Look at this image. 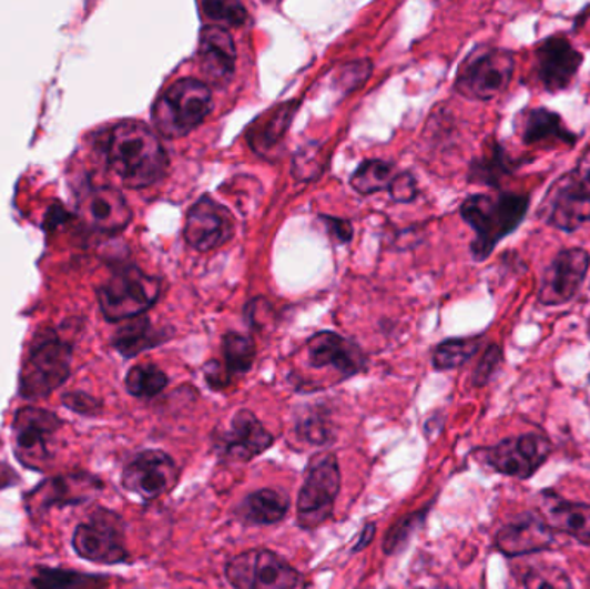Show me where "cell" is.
<instances>
[{
  "label": "cell",
  "instance_id": "obj_14",
  "mask_svg": "<svg viewBox=\"0 0 590 589\" xmlns=\"http://www.w3.org/2000/svg\"><path fill=\"white\" fill-rule=\"evenodd\" d=\"M548 437L540 434L508 437L487 451V461L497 473L518 479H530L551 455Z\"/></svg>",
  "mask_w": 590,
  "mask_h": 589
},
{
  "label": "cell",
  "instance_id": "obj_23",
  "mask_svg": "<svg viewBox=\"0 0 590 589\" xmlns=\"http://www.w3.org/2000/svg\"><path fill=\"white\" fill-rule=\"evenodd\" d=\"M515 130L527 145H571L577 144V135L564 126L563 120L555 111L546 108L525 110L515 120Z\"/></svg>",
  "mask_w": 590,
  "mask_h": 589
},
{
  "label": "cell",
  "instance_id": "obj_26",
  "mask_svg": "<svg viewBox=\"0 0 590 589\" xmlns=\"http://www.w3.org/2000/svg\"><path fill=\"white\" fill-rule=\"evenodd\" d=\"M291 498L287 492L278 489H260L242 501L241 514L244 520L256 526H269L279 522L287 516Z\"/></svg>",
  "mask_w": 590,
  "mask_h": 589
},
{
  "label": "cell",
  "instance_id": "obj_46",
  "mask_svg": "<svg viewBox=\"0 0 590 589\" xmlns=\"http://www.w3.org/2000/svg\"><path fill=\"white\" fill-rule=\"evenodd\" d=\"M9 474L8 476H2V474H0V488H2V486H6V485H9Z\"/></svg>",
  "mask_w": 590,
  "mask_h": 589
},
{
  "label": "cell",
  "instance_id": "obj_19",
  "mask_svg": "<svg viewBox=\"0 0 590 589\" xmlns=\"http://www.w3.org/2000/svg\"><path fill=\"white\" fill-rule=\"evenodd\" d=\"M99 488H101V483L87 474L52 477L28 496V510L33 516H40L52 507L82 504V501L90 500Z\"/></svg>",
  "mask_w": 590,
  "mask_h": 589
},
{
  "label": "cell",
  "instance_id": "obj_13",
  "mask_svg": "<svg viewBox=\"0 0 590 589\" xmlns=\"http://www.w3.org/2000/svg\"><path fill=\"white\" fill-rule=\"evenodd\" d=\"M540 219L556 231H579L590 223V194L583 191L573 172L567 173L549 189L546 200L540 204Z\"/></svg>",
  "mask_w": 590,
  "mask_h": 589
},
{
  "label": "cell",
  "instance_id": "obj_38",
  "mask_svg": "<svg viewBox=\"0 0 590 589\" xmlns=\"http://www.w3.org/2000/svg\"><path fill=\"white\" fill-rule=\"evenodd\" d=\"M502 362V349L497 344H490L487 347L486 353L481 356L480 364H478L477 370L474 374L475 386H486L492 375L496 374L497 368Z\"/></svg>",
  "mask_w": 590,
  "mask_h": 589
},
{
  "label": "cell",
  "instance_id": "obj_29",
  "mask_svg": "<svg viewBox=\"0 0 590 589\" xmlns=\"http://www.w3.org/2000/svg\"><path fill=\"white\" fill-rule=\"evenodd\" d=\"M481 346V336L455 337L435 347L434 367L437 370H452L461 367L468 359L477 355Z\"/></svg>",
  "mask_w": 590,
  "mask_h": 589
},
{
  "label": "cell",
  "instance_id": "obj_30",
  "mask_svg": "<svg viewBox=\"0 0 590 589\" xmlns=\"http://www.w3.org/2000/svg\"><path fill=\"white\" fill-rule=\"evenodd\" d=\"M394 164L382 160H368L354 172L350 185L363 195L375 194L390 187L394 180Z\"/></svg>",
  "mask_w": 590,
  "mask_h": 589
},
{
  "label": "cell",
  "instance_id": "obj_28",
  "mask_svg": "<svg viewBox=\"0 0 590 589\" xmlns=\"http://www.w3.org/2000/svg\"><path fill=\"white\" fill-rule=\"evenodd\" d=\"M166 339L167 334L155 328L144 316V318H133L129 325L120 328L114 336L113 344L121 355L133 358V356L144 353L145 349L160 346Z\"/></svg>",
  "mask_w": 590,
  "mask_h": 589
},
{
  "label": "cell",
  "instance_id": "obj_16",
  "mask_svg": "<svg viewBox=\"0 0 590 589\" xmlns=\"http://www.w3.org/2000/svg\"><path fill=\"white\" fill-rule=\"evenodd\" d=\"M583 63L582 52L563 35L543 39L536 48V74L543 90L563 92L573 83Z\"/></svg>",
  "mask_w": 590,
  "mask_h": 589
},
{
  "label": "cell",
  "instance_id": "obj_22",
  "mask_svg": "<svg viewBox=\"0 0 590 589\" xmlns=\"http://www.w3.org/2000/svg\"><path fill=\"white\" fill-rule=\"evenodd\" d=\"M197 55L199 67L211 82L225 83L232 79L237 51H235L232 35L226 32L225 28H202Z\"/></svg>",
  "mask_w": 590,
  "mask_h": 589
},
{
  "label": "cell",
  "instance_id": "obj_10",
  "mask_svg": "<svg viewBox=\"0 0 590 589\" xmlns=\"http://www.w3.org/2000/svg\"><path fill=\"white\" fill-rule=\"evenodd\" d=\"M62 420L52 412L23 406L16 412L12 422L16 455L21 464L30 468H43L52 458L55 436L61 430Z\"/></svg>",
  "mask_w": 590,
  "mask_h": 589
},
{
  "label": "cell",
  "instance_id": "obj_8",
  "mask_svg": "<svg viewBox=\"0 0 590 589\" xmlns=\"http://www.w3.org/2000/svg\"><path fill=\"white\" fill-rule=\"evenodd\" d=\"M226 579L235 589H304L299 570L266 548H256L230 560Z\"/></svg>",
  "mask_w": 590,
  "mask_h": 589
},
{
  "label": "cell",
  "instance_id": "obj_5",
  "mask_svg": "<svg viewBox=\"0 0 590 589\" xmlns=\"http://www.w3.org/2000/svg\"><path fill=\"white\" fill-rule=\"evenodd\" d=\"M517 61L508 49L481 45L462 61L456 74V92L471 101H492L508 90Z\"/></svg>",
  "mask_w": 590,
  "mask_h": 589
},
{
  "label": "cell",
  "instance_id": "obj_1",
  "mask_svg": "<svg viewBox=\"0 0 590 589\" xmlns=\"http://www.w3.org/2000/svg\"><path fill=\"white\" fill-rule=\"evenodd\" d=\"M105 160L130 189H145L167 172V154L154 130L140 122H121L109 130Z\"/></svg>",
  "mask_w": 590,
  "mask_h": 589
},
{
  "label": "cell",
  "instance_id": "obj_34",
  "mask_svg": "<svg viewBox=\"0 0 590 589\" xmlns=\"http://www.w3.org/2000/svg\"><path fill=\"white\" fill-rule=\"evenodd\" d=\"M525 589H573L567 572L558 567H533L523 576Z\"/></svg>",
  "mask_w": 590,
  "mask_h": 589
},
{
  "label": "cell",
  "instance_id": "obj_36",
  "mask_svg": "<svg viewBox=\"0 0 590 589\" xmlns=\"http://www.w3.org/2000/svg\"><path fill=\"white\" fill-rule=\"evenodd\" d=\"M297 433L311 445H325L330 441V427L323 415H307L297 426Z\"/></svg>",
  "mask_w": 590,
  "mask_h": 589
},
{
  "label": "cell",
  "instance_id": "obj_11",
  "mask_svg": "<svg viewBox=\"0 0 590 589\" xmlns=\"http://www.w3.org/2000/svg\"><path fill=\"white\" fill-rule=\"evenodd\" d=\"M179 479V467L167 453L145 449L124 467L121 485L142 500L151 501L170 492Z\"/></svg>",
  "mask_w": 590,
  "mask_h": 589
},
{
  "label": "cell",
  "instance_id": "obj_7",
  "mask_svg": "<svg viewBox=\"0 0 590 589\" xmlns=\"http://www.w3.org/2000/svg\"><path fill=\"white\" fill-rule=\"evenodd\" d=\"M340 491V468L334 453L319 451L311 458L297 500V524L306 531L316 529L334 514Z\"/></svg>",
  "mask_w": 590,
  "mask_h": 589
},
{
  "label": "cell",
  "instance_id": "obj_20",
  "mask_svg": "<svg viewBox=\"0 0 590 589\" xmlns=\"http://www.w3.org/2000/svg\"><path fill=\"white\" fill-rule=\"evenodd\" d=\"M307 358L311 367H332L344 377L359 374L365 368L366 359L362 349L335 332H318L307 343Z\"/></svg>",
  "mask_w": 590,
  "mask_h": 589
},
{
  "label": "cell",
  "instance_id": "obj_2",
  "mask_svg": "<svg viewBox=\"0 0 590 589\" xmlns=\"http://www.w3.org/2000/svg\"><path fill=\"white\" fill-rule=\"evenodd\" d=\"M530 207L527 194L497 192V194H475L459 207L462 220L474 229L471 256L477 262L489 258L497 244L517 231L523 223Z\"/></svg>",
  "mask_w": 590,
  "mask_h": 589
},
{
  "label": "cell",
  "instance_id": "obj_32",
  "mask_svg": "<svg viewBox=\"0 0 590 589\" xmlns=\"http://www.w3.org/2000/svg\"><path fill=\"white\" fill-rule=\"evenodd\" d=\"M223 355H225V368L230 375L245 374L253 367L256 347L248 337L237 332H228L223 337Z\"/></svg>",
  "mask_w": 590,
  "mask_h": 589
},
{
  "label": "cell",
  "instance_id": "obj_43",
  "mask_svg": "<svg viewBox=\"0 0 590 589\" xmlns=\"http://www.w3.org/2000/svg\"><path fill=\"white\" fill-rule=\"evenodd\" d=\"M206 379L214 389H222L228 384L230 374L217 362H211L206 367Z\"/></svg>",
  "mask_w": 590,
  "mask_h": 589
},
{
  "label": "cell",
  "instance_id": "obj_9",
  "mask_svg": "<svg viewBox=\"0 0 590 589\" xmlns=\"http://www.w3.org/2000/svg\"><path fill=\"white\" fill-rule=\"evenodd\" d=\"M73 548L89 562L105 566L126 562L130 557L124 545L123 520L114 511L104 508H98L85 522L78 524L73 535Z\"/></svg>",
  "mask_w": 590,
  "mask_h": 589
},
{
  "label": "cell",
  "instance_id": "obj_12",
  "mask_svg": "<svg viewBox=\"0 0 590 589\" xmlns=\"http://www.w3.org/2000/svg\"><path fill=\"white\" fill-rule=\"evenodd\" d=\"M590 268V254L582 247L561 250L540 281L539 299L543 306H563L582 290Z\"/></svg>",
  "mask_w": 590,
  "mask_h": 589
},
{
  "label": "cell",
  "instance_id": "obj_21",
  "mask_svg": "<svg viewBox=\"0 0 590 589\" xmlns=\"http://www.w3.org/2000/svg\"><path fill=\"white\" fill-rule=\"evenodd\" d=\"M552 539H555L552 529L542 516L525 514L497 532L496 547L506 557H520V555L548 550Z\"/></svg>",
  "mask_w": 590,
  "mask_h": 589
},
{
  "label": "cell",
  "instance_id": "obj_4",
  "mask_svg": "<svg viewBox=\"0 0 590 589\" xmlns=\"http://www.w3.org/2000/svg\"><path fill=\"white\" fill-rule=\"evenodd\" d=\"M213 108V98L206 83L195 79H183L152 105V122L155 130L167 139H182L197 129Z\"/></svg>",
  "mask_w": 590,
  "mask_h": 589
},
{
  "label": "cell",
  "instance_id": "obj_40",
  "mask_svg": "<svg viewBox=\"0 0 590 589\" xmlns=\"http://www.w3.org/2000/svg\"><path fill=\"white\" fill-rule=\"evenodd\" d=\"M62 403H64L70 410L77 412V414L80 415H87V417H93V415L99 414L102 408L99 399L85 395V393H70V395L62 398Z\"/></svg>",
  "mask_w": 590,
  "mask_h": 589
},
{
  "label": "cell",
  "instance_id": "obj_18",
  "mask_svg": "<svg viewBox=\"0 0 590 589\" xmlns=\"http://www.w3.org/2000/svg\"><path fill=\"white\" fill-rule=\"evenodd\" d=\"M273 443L272 433L261 424L260 418L251 410H241L220 439V453L225 460L245 464L272 448Z\"/></svg>",
  "mask_w": 590,
  "mask_h": 589
},
{
  "label": "cell",
  "instance_id": "obj_42",
  "mask_svg": "<svg viewBox=\"0 0 590 589\" xmlns=\"http://www.w3.org/2000/svg\"><path fill=\"white\" fill-rule=\"evenodd\" d=\"M322 220L325 222L326 231L337 243H349L353 238V225L347 220L328 219V216Z\"/></svg>",
  "mask_w": 590,
  "mask_h": 589
},
{
  "label": "cell",
  "instance_id": "obj_3",
  "mask_svg": "<svg viewBox=\"0 0 590 589\" xmlns=\"http://www.w3.org/2000/svg\"><path fill=\"white\" fill-rule=\"evenodd\" d=\"M73 347L52 328L37 334L28 349L20 375V395L27 399L47 398L67 383L71 374Z\"/></svg>",
  "mask_w": 590,
  "mask_h": 589
},
{
  "label": "cell",
  "instance_id": "obj_41",
  "mask_svg": "<svg viewBox=\"0 0 590 589\" xmlns=\"http://www.w3.org/2000/svg\"><path fill=\"white\" fill-rule=\"evenodd\" d=\"M388 191H390V195L397 203H409L418 194L415 179L409 173H400V175L394 176L393 184H390Z\"/></svg>",
  "mask_w": 590,
  "mask_h": 589
},
{
  "label": "cell",
  "instance_id": "obj_24",
  "mask_svg": "<svg viewBox=\"0 0 590 589\" xmlns=\"http://www.w3.org/2000/svg\"><path fill=\"white\" fill-rule=\"evenodd\" d=\"M540 516L552 531L571 536L582 545H590V505L561 500L552 492L540 496Z\"/></svg>",
  "mask_w": 590,
  "mask_h": 589
},
{
  "label": "cell",
  "instance_id": "obj_33",
  "mask_svg": "<svg viewBox=\"0 0 590 589\" xmlns=\"http://www.w3.org/2000/svg\"><path fill=\"white\" fill-rule=\"evenodd\" d=\"M99 582L102 579L59 569H40L33 579L37 589H92L98 588Z\"/></svg>",
  "mask_w": 590,
  "mask_h": 589
},
{
  "label": "cell",
  "instance_id": "obj_35",
  "mask_svg": "<svg viewBox=\"0 0 590 589\" xmlns=\"http://www.w3.org/2000/svg\"><path fill=\"white\" fill-rule=\"evenodd\" d=\"M204 17L217 23H225L226 27H242L247 20V11L241 2H202Z\"/></svg>",
  "mask_w": 590,
  "mask_h": 589
},
{
  "label": "cell",
  "instance_id": "obj_37",
  "mask_svg": "<svg viewBox=\"0 0 590 589\" xmlns=\"http://www.w3.org/2000/svg\"><path fill=\"white\" fill-rule=\"evenodd\" d=\"M369 74H372V63H369L368 59H365V61L362 59V61H354V63L346 64V67L342 68L337 83L347 94V92H354L363 83H366Z\"/></svg>",
  "mask_w": 590,
  "mask_h": 589
},
{
  "label": "cell",
  "instance_id": "obj_27",
  "mask_svg": "<svg viewBox=\"0 0 590 589\" xmlns=\"http://www.w3.org/2000/svg\"><path fill=\"white\" fill-rule=\"evenodd\" d=\"M518 169V163L511 160L499 142L492 141L480 158L471 163L470 180L478 184L499 187L502 180L511 176Z\"/></svg>",
  "mask_w": 590,
  "mask_h": 589
},
{
  "label": "cell",
  "instance_id": "obj_31",
  "mask_svg": "<svg viewBox=\"0 0 590 589\" xmlns=\"http://www.w3.org/2000/svg\"><path fill=\"white\" fill-rule=\"evenodd\" d=\"M124 384L130 395L135 398H154L167 386V375L155 365H136L130 368Z\"/></svg>",
  "mask_w": 590,
  "mask_h": 589
},
{
  "label": "cell",
  "instance_id": "obj_39",
  "mask_svg": "<svg viewBox=\"0 0 590 589\" xmlns=\"http://www.w3.org/2000/svg\"><path fill=\"white\" fill-rule=\"evenodd\" d=\"M418 517H421V514L404 517L396 526L390 527V531H388L387 538L384 541V548L387 554H393V551H396V548H399L406 541V538L411 535L413 529L418 524Z\"/></svg>",
  "mask_w": 590,
  "mask_h": 589
},
{
  "label": "cell",
  "instance_id": "obj_44",
  "mask_svg": "<svg viewBox=\"0 0 590 589\" xmlns=\"http://www.w3.org/2000/svg\"><path fill=\"white\" fill-rule=\"evenodd\" d=\"M574 179L579 180V184L582 185L583 191L590 194V148L586 149V153L580 156L577 169L573 170Z\"/></svg>",
  "mask_w": 590,
  "mask_h": 589
},
{
  "label": "cell",
  "instance_id": "obj_45",
  "mask_svg": "<svg viewBox=\"0 0 590 589\" xmlns=\"http://www.w3.org/2000/svg\"><path fill=\"white\" fill-rule=\"evenodd\" d=\"M375 538V524H368V526L363 529L362 536H359V541L356 542L353 551H362L363 548L368 547L369 542Z\"/></svg>",
  "mask_w": 590,
  "mask_h": 589
},
{
  "label": "cell",
  "instance_id": "obj_15",
  "mask_svg": "<svg viewBox=\"0 0 590 589\" xmlns=\"http://www.w3.org/2000/svg\"><path fill=\"white\" fill-rule=\"evenodd\" d=\"M235 231L232 213L222 204L204 195L186 213L183 237L194 250L214 251L228 243Z\"/></svg>",
  "mask_w": 590,
  "mask_h": 589
},
{
  "label": "cell",
  "instance_id": "obj_25",
  "mask_svg": "<svg viewBox=\"0 0 590 589\" xmlns=\"http://www.w3.org/2000/svg\"><path fill=\"white\" fill-rule=\"evenodd\" d=\"M297 108H299V102L288 101L261 114L245 132L248 148L261 156H268L273 153L287 135Z\"/></svg>",
  "mask_w": 590,
  "mask_h": 589
},
{
  "label": "cell",
  "instance_id": "obj_47",
  "mask_svg": "<svg viewBox=\"0 0 590 589\" xmlns=\"http://www.w3.org/2000/svg\"><path fill=\"white\" fill-rule=\"evenodd\" d=\"M583 589H590V576H589V578H587L586 588H583Z\"/></svg>",
  "mask_w": 590,
  "mask_h": 589
},
{
  "label": "cell",
  "instance_id": "obj_17",
  "mask_svg": "<svg viewBox=\"0 0 590 589\" xmlns=\"http://www.w3.org/2000/svg\"><path fill=\"white\" fill-rule=\"evenodd\" d=\"M78 207L83 222L101 234H118L132 222V207L120 191L108 185L87 191Z\"/></svg>",
  "mask_w": 590,
  "mask_h": 589
},
{
  "label": "cell",
  "instance_id": "obj_6",
  "mask_svg": "<svg viewBox=\"0 0 590 589\" xmlns=\"http://www.w3.org/2000/svg\"><path fill=\"white\" fill-rule=\"evenodd\" d=\"M160 278L144 274L136 266H129L99 287V306L105 321H133L151 309L160 299Z\"/></svg>",
  "mask_w": 590,
  "mask_h": 589
}]
</instances>
